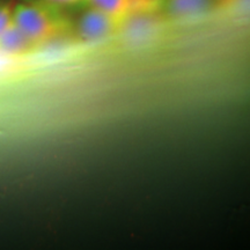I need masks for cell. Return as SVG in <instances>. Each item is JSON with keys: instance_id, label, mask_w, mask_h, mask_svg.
Wrapping results in <instances>:
<instances>
[{"instance_id": "6da1fadb", "label": "cell", "mask_w": 250, "mask_h": 250, "mask_svg": "<svg viewBox=\"0 0 250 250\" xmlns=\"http://www.w3.org/2000/svg\"><path fill=\"white\" fill-rule=\"evenodd\" d=\"M13 23L37 46L55 39L65 29L59 9L34 1L15 6Z\"/></svg>"}, {"instance_id": "7a4b0ae2", "label": "cell", "mask_w": 250, "mask_h": 250, "mask_svg": "<svg viewBox=\"0 0 250 250\" xmlns=\"http://www.w3.org/2000/svg\"><path fill=\"white\" fill-rule=\"evenodd\" d=\"M121 20L90 6L83 12L76 22V34L83 42H101L117 33Z\"/></svg>"}, {"instance_id": "3957f363", "label": "cell", "mask_w": 250, "mask_h": 250, "mask_svg": "<svg viewBox=\"0 0 250 250\" xmlns=\"http://www.w3.org/2000/svg\"><path fill=\"white\" fill-rule=\"evenodd\" d=\"M153 11H143L131 14L121 21L118 31L125 42L132 45H143L151 41L159 33L161 20Z\"/></svg>"}, {"instance_id": "277c9868", "label": "cell", "mask_w": 250, "mask_h": 250, "mask_svg": "<svg viewBox=\"0 0 250 250\" xmlns=\"http://www.w3.org/2000/svg\"><path fill=\"white\" fill-rule=\"evenodd\" d=\"M86 5L122 21L131 14L156 9L160 0H86Z\"/></svg>"}, {"instance_id": "5b68a950", "label": "cell", "mask_w": 250, "mask_h": 250, "mask_svg": "<svg viewBox=\"0 0 250 250\" xmlns=\"http://www.w3.org/2000/svg\"><path fill=\"white\" fill-rule=\"evenodd\" d=\"M165 12L176 20H192L208 14L214 7V0H164Z\"/></svg>"}, {"instance_id": "8992f818", "label": "cell", "mask_w": 250, "mask_h": 250, "mask_svg": "<svg viewBox=\"0 0 250 250\" xmlns=\"http://www.w3.org/2000/svg\"><path fill=\"white\" fill-rule=\"evenodd\" d=\"M36 46L14 23L0 34V52L13 58L29 54Z\"/></svg>"}, {"instance_id": "52a82bcc", "label": "cell", "mask_w": 250, "mask_h": 250, "mask_svg": "<svg viewBox=\"0 0 250 250\" xmlns=\"http://www.w3.org/2000/svg\"><path fill=\"white\" fill-rule=\"evenodd\" d=\"M26 1L40 2V4L50 6L57 9L76 7V6L86 5V0H26Z\"/></svg>"}, {"instance_id": "ba28073f", "label": "cell", "mask_w": 250, "mask_h": 250, "mask_svg": "<svg viewBox=\"0 0 250 250\" xmlns=\"http://www.w3.org/2000/svg\"><path fill=\"white\" fill-rule=\"evenodd\" d=\"M215 4L217 5H220V6H227L229 4H232L233 1H235V0H214Z\"/></svg>"}]
</instances>
